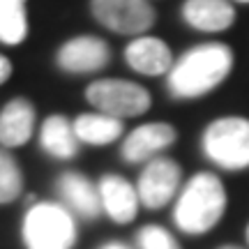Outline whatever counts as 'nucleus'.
<instances>
[{"mask_svg": "<svg viewBox=\"0 0 249 249\" xmlns=\"http://www.w3.org/2000/svg\"><path fill=\"white\" fill-rule=\"evenodd\" d=\"M233 67V53L226 44H201L189 49L169 71L173 97L192 99L217 88Z\"/></svg>", "mask_w": 249, "mask_h": 249, "instance_id": "nucleus-1", "label": "nucleus"}, {"mask_svg": "<svg viewBox=\"0 0 249 249\" xmlns=\"http://www.w3.org/2000/svg\"><path fill=\"white\" fill-rule=\"evenodd\" d=\"M226 192L213 173H198L189 180L176 205V224L185 233L201 235L222 219Z\"/></svg>", "mask_w": 249, "mask_h": 249, "instance_id": "nucleus-2", "label": "nucleus"}, {"mask_svg": "<svg viewBox=\"0 0 249 249\" xmlns=\"http://www.w3.org/2000/svg\"><path fill=\"white\" fill-rule=\"evenodd\" d=\"M208 157L224 169L235 171L249 166V120L222 118L214 120L203 134Z\"/></svg>", "mask_w": 249, "mask_h": 249, "instance_id": "nucleus-3", "label": "nucleus"}, {"mask_svg": "<svg viewBox=\"0 0 249 249\" xmlns=\"http://www.w3.org/2000/svg\"><path fill=\"white\" fill-rule=\"evenodd\" d=\"M23 238L28 249H71L76 231L71 214L55 203H39L26 214Z\"/></svg>", "mask_w": 249, "mask_h": 249, "instance_id": "nucleus-4", "label": "nucleus"}, {"mask_svg": "<svg viewBox=\"0 0 249 249\" xmlns=\"http://www.w3.org/2000/svg\"><path fill=\"white\" fill-rule=\"evenodd\" d=\"M86 97L92 107L99 108V113L111 118H134L141 116L150 108V95L148 90L141 88L139 83L132 81H118V79H104L90 83L86 90Z\"/></svg>", "mask_w": 249, "mask_h": 249, "instance_id": "nucleus-5", "label": "nucleus"}, {"mask_svg": "<svg viewBox=\"0 0 249 249\" xmlns=\"http://www.w3.org/2000/svg\"><path fill=\"white\" fill-rule=\"evenodd\" d=\"M99 23L113 33L136 35L155 23V9L148 0H90Z\"/></svg>", "mask_w": 249, "mask_h": 249, "instance_id": "nucleus-6", "label": "nucleus"}, {"mask_svg": "<svg viewBox=\"0 0 249 249\" xmlns=\"http://www.w3.org/2000/svg\"><path fill=\"white\" fill-rule=\"evenodd\" d=\"M180 185V166L173 160H152L139 178V196L145 208H161L173 198Z\"/></svg>", "mask_w": 249, "mask_h": 249, "instance_id": "nucleus-7", "label": "nucleus"}, {"mask_svg": "<svg viewBox=\"0 0 249 249\" xmlns=\"http://www.w3.org/2000/svg\"><path fill=\"white\" fill-rule=\"evenodd\" d=\"M111 58L108 44L99 37H74L67 44L60 46L58 51V65L65 71L74 74H86V71H97Z\"/></svg>", "mask_w": 249, "mask_h": 249, "instance_id": "nucleus-8", "label": "nucleus"}, {"mask_svg": "<svg viewBox=\"0 0 249 249\" xmlns=\"http://www.w3.org/2000/svg\"><path fill=\"white\" fill-rule=\"evenodd\" d=\"M124 58L129 67L148 76H160L164 71L173 70V55L171 49L157 37H139L127 46Z\"/></svg>", "mask_w": 249, "mask_h": 249, "instance_id": "nucleus-9", "label": "nucleus"}, {"mask_svg": "<svg viewBox=\"0 0 249 249\" xmlns=\"http://www.w3.org/2000/svg\"><path fill=\"white\" fill-rule=\"evenodd\" d=\"M176 141V129L169 123H150L134 129L123 145L127 161H143Z\"/></svg>", "mask_w": 249, "mask_h": 249, "instance_id": "nucleus-10", "label": "nucleus"}, {"mask_svg": "<svg viewBox=\"0 0 249 249\" xmlns=\"http://www.w3.org/2000/svg\"><path fill=\"white\" fill-rule=\"evenodd\" d=\"M99 196L102 205L107 208L108 217L118 224H127L136 217L139 210V194L132 189L127 180L118 176H104L99 180Z\"/></svg>", "mask_w": 249, "mask_h": 249, "instance_id": "nucleus-11", "label": "nucleus"}, {"mask_svg": "<svg viewBox=\"0 0 249 249\" xmlns=\"http://www.w3.org/2000/svg\"><path fill=\"white\" fill-rule=\"evenodd\" d=\"M182 17L189 26L205 33H219L233 26L235 12L226 0H187Z\"/></svg>", "mask_w": 249, "mask_h": 249, "instance_id": "nucleus-12", "label": "nucleus"}, {"mask_svg": "<svg viewBox=\"0 0 249 249\" xmlns=\"http://www.w3.org/2000/svg\"><path fill=\"white\" fill-rule=\"evenodd\" d=\"M58 194L62 196V201L70 205L71 213L81 214V217H97L102 210V196L92 187L90 180H86L79 173H65L58 180Z\"/></svg>", "mask_w": 249, "mask_h": 249, "instance_id": "nucleus-13", "label": "nucleus"}, {"mask_svg": "<svg viewBox=\"0 0 249 249\" xmlns=\"http://www.w3.org/2000/svg\"><path fill=\"white\" fill-rule=\"evenodd\" d=\"M35 124V108L28 99H12L0 113V143L17 148L30 139Z\"/></svg>", "mask_w": 249, "mask_h": 249, "instance_id": "nucleus-14", "label": "nucleus"}, {"mask_svg": "<svg viewBox=\"0 0 249 249\" xmlns=\"http://www.w3.org/2000/svg\"><path fill=\"white\" fill-rule=\"evenodd\" d=\"M42 148L49 155H53L58 160H70L79 150V139L74 132V124L62 116L46 118L42 127Z\"/></svg>", "mask_w": 249, "mask_h": 249, "instance_id": "nucleus-15", "label": "nucleus"}, {"mask_svg": "<svg viewBox=\"0 0 249 249\" xmlns=\"http://www.w3.org/2000/svg\"><path fill=\"white\" fill-rule=\"evenodd\" d=\"M74 132L79 141L92 143V145H107L123 134V123L104 113H86V116L76 118Z\"/></svg>", "mask_w": 249, "mask_h": 249, "instance_id": "nucleus-16", "label": "nucleus"}, {"mask_svg": "<svg viewBox=\"0 0 249 249\" xmlns=\"http://www.w3.org/2000/svg\"><path fill=\"white\" fill-rule=\"evenodd\" d=\"M26 33V0H0V42L21 44Z\"/></svg>", "mask_w": 249, "mask_h": 249, "instance_id": "nucleus-17", "label": "nucleus"}, {"mask_svg": "<svg viewBox=\"0 0 249 249\" xmlns=\"http://www.w3.org/2000/svg\"><path fill=\"white\" fill-rule=\"evenodd\" d=\"M23 178L12 155L0 148V203H9L21 194Z\"/></svg>", "mask_w": 249, "mask_h": 249, "instance_id": "nucleus-18", "label": "nucleus"}, {"mask_svg": "<svg viewBox=\"0 0 249 249\" xmlns=\"http://www.w3.org/2000/svg\"><path fill=\"white\" fill-rule=\"evenodd\" d=\"M139 245L141 249H180V245L173 240L169 231L160 226H145L139 231Z\"/></svg>", "mask_w": 249, "mask_h": 249, "instance_id": "nucleus-19", "label": "nucleus"}, {"mask_svg": "<svg viewBox=\"0 0 249 249\" xmlns=\"http://www.w3.org/2000/svg\"><path fill=\"white\" fill-rule=\"evenodd\" d=\"M9 76H12V62L5 55H0V83H5Z\"/></svg>", "mask_w": 249, "mask_h": 249, "instance_id": "nucleus-20", "label": "nucleus"}, {"mask_svg": "<svg viewBox=\"0 0 249 249\" xmlns=\"http://www.w3.org/2000/svg\"><path fill=\"white\" fill-rule=\"evenodd\" d=\"M104 249H127V247H123V245H116V242H113V245H107Z\"/></svg>", "mask_w": 249, "mask_h": 249, "instance_id": "nucleus-21", "label": "nucleus"}, {"mask_svg": "<svg viewBox=\"0 0 249 249\" xmlns=\"http://www.w3.org/2000/svg\"><path fill=\"white\" fill-rule=\"evenodd\" d=\"M222 249H240V247H222Z\"/></svg>", "mask_w": 249, "mask_h": 249, "instance_id": "nucleus-22", "label": "nucleus"}, {"mask_svg": "<svg viewBox=\"0 0 249 249\" xmlns=\"http://www.w3.org/2000/svg\"><path fill=\"white\" fill-rule=\"evenodd\" d=\"M247 242H249V226H247Z\"/></svg>", "mask_w": 249, "mask_h": 249, "instance_id": "nucleus-23", "label": "nucleus"}, {"mask_svg": "<svg viewBox=\"0 0 249 249\" xmlns=\"http://www.w3.org/2000/svg\"><path fill=\"white\" fill-rule=\"evenodd\" d=\"M240 2H249V0H240Z\"/></svg>", "mask_w": 249, "mask_h": 249, "instance_id": "nucleus-24", "label": "nucleus"}]
</instances>
